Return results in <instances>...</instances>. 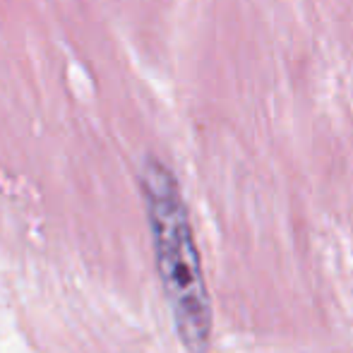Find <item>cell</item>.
Masks as SVG:
<instances>
[{"label": "cell", "instance_id": "1", "mask_svg": "<svg viewBox=\"0 0 353 353\" xmlns=\"http://www.w3.org/2000/svg\"><path fill=\"white\" fill-rule=\"evenodd\" d=\"M140 192L154 265L176 336L185 353H207L212 341V301L178 178L161 159L147 157L140 168Z\"/></svg>", "mask_w": 353, "mask_h": 353}]
</instances>
